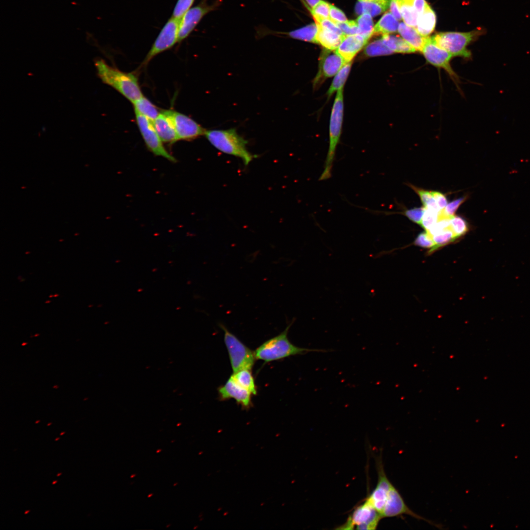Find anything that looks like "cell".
Segmentation results:
<instances>
[{"mask_svg": "<svg viewBox=\"0 0 530 530\" xmlns=\"http://www.w3.org/2000/svg\"><path fill=\"white\" fill-rule=\"evenodd\" d=\"M98 77L132 103L143 96L137 77L132 73L123 72L107 64L102 59L95 61Z\"/></svg>", "mask_w": 530, "mask_h": 530, "instance_id": "cell-1", "label": "cell"}, {"mask_svg": "<svg viewBox=\"0 0 530 530\" xmlns=\"http://www.w3.org/2000/svg\"><path fill=\"white\" fill-rule=\"evenodd\" d=\"M293 320L285 329L278 335L268 340L259 346L255 351L256 359L268 362L308 352H327L330 350L300 347L292 344L289 340L288 334Z\"/></svg>", "mask_w": 530, "mask_h": 530, "instance_id": "cell-2", "label": "cell"}, {"mask_svg": "<svg viewBox=\"0 0 530 530\" xmlns=\"http://www.w3.org/2000/svg\"><path fill=\"white\" fill-rule=\"evenodd\" d=\"M210 143L224 153L241 159L247 165L255 157L248 151L247 141L237 132L236 129L206 130L205 135Z\"/></svg>", "mask_w": 530, "mask_h": 530, "instance_id": "cell-3", "label": "cell"}, {"mask_svg": "<svg viewBox=\"0 0 530 530\" xmlns=\"http://www.w3.org/2000/svg\"><path fill=\"white\" fill-rule=\"evenodd\" d=\"M344 112L343 88L338 90L332 107L329 125V144L323 170L318 181L330 179L335 159L337 146L340 141Z\"/></svg>", "mask_w": 530, "mask_h": 530, "instance_id": "cell-4", "label": "cell"}, {"mask_svg": "<svg viewBox=\"0 0 530 530\" xmlns=\"http://www.w3.org/2000/svg\"><path fill=\"white\" fill-rule=\"evenodd\" d=\"M220 327L224 332L227 347L233 373L241 370H251L256 359L255 353L231 333L223 324Z\"/></svg>", "mask_w": 530, "mask_h": 530, "instance_id": "cell-5", "label": "cell"}, {"mask_svg": "<svg viewBox=\"0 0 530 530\" xmlns=\"http://www.w3.org/2000/svg\"><path fill=\"white\" fill-rule=\"evenodd\" d=\"M480 33V30L468 32H439L432 37L437 45L448 51L453 56L470 58L471 53L467 49V46Z\"/></svg>", "mask_w": 530, "mask_h": 530, "instance_id": "cell-6", "label": "cell"}, {"mask_svg": "<svg viewBox=\"0 0 530 530\" xmlns=\"http://www.w3.org/2000/svg\"><path fill=\"white\" fill-rule=\"evenodd\" d=\"M134 112L139 130L148 149L156 156L176 162V159L164 147L152 121L139 112Z\"/></svg>", "mask_w": 530, "mask_h": 530, "instance_id": "cell-7", "label": "cell"}, {"mask_svg": "<svg viewBox=\"0 0 530 530\" xmlns=\"http://www.w3.org/2000/svg\"><path fill=\"white\" fill-rule=\"evenodd\" d=\"M180 20L171 17L165 23L144 59L146 65L155 56L171 48L178 42V32Z\"/></svg>", "mask_w": 530, "mask_h": 530, "instance_id": "cell-8", "label": "cell"}, {"mask_svg": "<svg viewBox=\"0 0 530 530\" xmlns=\"http://www.w3.org/2000/svg\"><path fill=\"white\" fill-rule=\"evenodd\" d=\"M421 52L428 63L437 68L444 69L454 81L456 82L458 80L457 75L450 64L453 56L437 45L432 37H426Z\"/></svg>", "mask_w": 530, "mask_h": 530, "instance_id": "cell-9", "label": "cell"}, {"mask_svg": "<svg viewBox=\"0 0 530 530\" xmlns=\"http://www.w3.org/2000/svg\"><path fill=\"white\" fill-rule=\"evenodd\" d=\"M219 3L207 4L203 1L197 6L190 8L180 19L178 32V42L187 38L202 19L210 12L215 10Z\"/></svg>", "mask_w": 530, "mask_h": 530, "instance_id": "cell-10", "label": "cell"}, {"mask_svg": "<svg viewBox=\"0 0 530 530\" xmlns=\"http://www.w3.org/2000/svg\"><path fill=\"white\" fill-rule=\"evenodd\" d=\"M407 515L440 528L439 525L417 514L412 510L406 504L401 495L396 487L392 485L388 494L384 509L381 514L382 518Z\"/></svg>", "mask_w": 530, "mask_h": 530, "instance_id": "cell-11", "label": "cell"}, {"mask_svg": "<svg viewBox=\"0 0 530 530\" xmlns=\"http://www.w3.org/2000/svg\"><path fill=\"white\" fill-rule=\"evenodd\" d=\"M178 140H191L204 135L206 130L194 120L179 112L168 110Z\"/></svg>", "mask_w": 530, "mask_h": 530, "instance_id": "cell-12", "label": "cell"}, {"mask_svg": "<svg viewBox=\"0 0 530 530\" xmlns=\"http://www.w3.org/2000/svg\"><path fill=\"white\" fill-rule=\"evenodd\" d=\"M346 63L336 52L325 49L320 56L318 70L314 80V86H317L325 79L335 76Z\"/></svg>", "mask_w": 530, "mask_h": 530, "instance_id": "cell-13", "label": "cell"}, {"mask_svg": "<svg viewBox=\"0 0 530 530\" xmlns=\"http://www.w3.org/2000/svg\"><path fill=\"white\" fill-rule=\"evenodd\" d=\"M380 514L366 500L358 506L347 519L357 530H375L380 520Z\"/></svg>", "mask_w": 530, "mask_h": 530, "instance_id": "cell-14", "label": "cell"}, {"mask_svg": "<svg viewBox=\"0 0 530 530\" xmlns=\"http://www.w3.org/2000/svg\"><path fill=\"white\" fill-rule=\"evenodd\" d=\"M377 463L378 477L377 485L366 500L381 515L388 492L393 484L385 474L381 460L379 459Z\"/></svg>", "mask_w": 530, "mask_h": 530, "instance_id": "cell-15", "label": "cell"}, {"mask_svg": "<svg viewBox=\"0 0 530 530\" xmlns=\"http://www.w3.org/2000/svg\"><path fill=\"white\" fill-rule=\"evenodd\" d=\"M218 391L221 400L233 398L243 408L248 409L251 406L252 394L240 386L231 376Z\"/></svg>", "mask_w": 530, "mask_h": 530, "instance_id": "cell-16", "label": "cell"}, {"mask_svg": "<svg viewBox=\"0 0 530 530\" xmlns=\"http://www.w3.org/2000/svg\"><path fill=\"white\" fill-rule=\"evenodd\" d=\"M368 39L360 34L344 35L336 52L346 63L352 61L357 53L365 46Z\"/></svg>", "mask_w": 530, "mask_h": 530, "instance_id": "cell-17", "label": "cell"}, {"mask_svg": "<svg viewBox=\"0 0 530 530\" xmlns=\"http://www.w3.org/2000/svg\"><path fill=\"white\" fill-rule=\"evenodd\" d=\"M152 122L163 142L173 144L178 141L174 124L168 110L161 111Z\"/></svg>", "mask_w": 530, "mask_h": 530, "instance_id": "cell-18", "label": "cell"}, {"mask_svg": "<svg viewBox=\"0 0 530 530\" xmlns=\"http://www.w3.org/2000/svg\"><path fill=\"white\" fill-rule=\"evenodd\" d=\"M436 23L435 12L427 3L424 12L419 15L416 29L422 36L427 37L434 30Z\"/></svg>", "mask_w": 530, "mask_h": 530, "instance_id": "cell-19", "label": "cell"}, {"mask_svg": "<svg viewBox=\"0 0 530 530\" xmlns=\"http://www.w3.org/2000/svg\"><path fill=\"white\" fill-rule=\"evenodd\" d=\"M398 31L403 39L412 46L416 51H422L426 37L422 36L415 27L402 22L399 24Z\"/></svg>", "mask_w": 530, "mask_h": 530, "instance_id": "cell-20", "label": "cell"}, {"mask_svg": "<svg viewBox=\"0 0 530 530\" xmlns=\"http://www.w3.org/2000/svg\"><path fill=\"white\" fill-rule=\"evenodd\" d=\"M317 26L318 31L316 36L317 43L320 44L326 49L336 50L340 45L344 35L341 36L333 31Z\"/></svg>", "mask_w": 530, "mask_h": 530, "instance_id": "cell-21", "label": "cell"}, {"mask_svg": "<svg viewBox=\"0 0 530 530\" xmlns=\"http://www.w3.org/2000/svg\"><path fill=\"white\" fill-rule=\"evenodd\" d=\"M391 12L385 13L373 27V35H388L398 30L399 23Z\"/></svg>", "mask_w": 530, "mask_h": 530, "instance_id": "cell-22", "label": "cell"}, {"mask_svg": "<svg viewBox=\"0 0 530 530\" xmlns=\"http://www.w3.org/2000/svg\"><path fill=\"white\" fill-rule=\"evenodd\" d=\"M381 39L383 43L394 53H410L416 51L407 41L399 36L384 35Z\"/></svg>", "mask_w": 530, "mask_h": 530, "instance_id": "cell-23", "label": "cell"}, {"mask_svg": "<svg viewBox=\"0 0 530 530\" xmlns=\"http://www.w3.org/2000/svg\"><path fill=\"white\" fill-rule=\"evenodd\" d=\"M318 27L316 24H312L289 32H274L276 34H285L291 38L308 42L317 43L316 36Z\"/></svg>", "mask_w": 530, "mask_h": 530, "instance_id": "cell-24", "label": "cell"}, {"mask_svg": "<svg viewBox=\"0 0 530 530\" xmlns=\"http://www.w3.org/2000/svg\"><path fill=\"white\" fill-rule=\"evenodd\" d=\"M134 111L146 117L152 122L161 111L150 100L143 95L132 103Z\"/></svg>", "mask_w": 530, "mask_h": 530, "instance_id": "cell-25", "label": "cell"}, {"mask_svg": "<svg viewBox=\"0 0 530 530\" xmlns=\"http://www.w3.org/2000/svg\"><path fill=\"white\" fill-rule=\"evenodd\" d=\"M398 2L404 22L416 28L419 15L413 5L412 0H398Z\"/></svg>", "mask_w": 530, "mask_h": 530, "instance_id": "cell-26", "label": "cell"}, {"mask_svg": "<svg viewBox=\"0 0 530 530\" xmlns=\"http://www.w3.org/2000/svg\"><path fill=\"white\" fill-rule=\"evenodd\" d=\"M390 3L359 1L355 6V12L358 15L369 14L371 17L379 15L386 11Z\"/></svg>", "mask_w": 530, "mask_h": 530, "instance_id": "cell-27", "label": "cell"}, {"mask_svg": "<svg viewBox=\"0 0 530 530\" xmlns=\"http://www.w3.org/2000/svg\"><path fill=\"white\" fill-rule=\"evenodd\" d=\"M240 386L250 392L252 395L257 394V389L251 370H241L233 373L231 376Z\"/></svg>", "mask_w": 530, "mask_h": 530, "instance_id": "cell-28", "label": "cell"}, {"mask_svg": "<svg viewBox=\"0 0 530 530\" xmlns=\"http://www.w3.org/2000/svg\"><path fill=\"white\" fill-rule=\"evenodd\" d=\"M352 61L345 63L335 75V76L327 92L328 97H330L336 91L343 88L349 73Z\"/></svg>", "mask_w": 530, "mask_h": 530, "instance_id": "cell-29", "label": "cell"}, {"mask_svg": "<svg viewBox=\"0 0 530 530\" xmlns=\"http://www.w3.org/2000/svg\"><path fill=\"white\" fill-rule=\"evenodd\" d=\"M356 22L360 30V34L367 39L372 35L373 24L372 17L368 13H364L358 17Z\"/></svg>", "mask_w": 530, "mask_h": 530, "instance_id": "cell-30", "label": "cell"}, {"mask_svg": "<svg viewBox=\"0 0 530 530\" xmlns=\"http://www.w3.org/2000/svg\"><path fill=\"white\" fill-rule=\"evenodd\" d=\"M364 52L366 55L369 56L386 55L394 53L383 43L381 39L368 45Z\"/></svg>", "mask_w": 530, "mask_h": 530, "instance_id": "cell-31", "label": "cell"}, {"mask_svg": "<svg viewBox=\"0 0 530 530\" xmlns=\"http://www.w3.org/2000/svg\"><path fill=\"white\" fill-rule=\"evenodd\" d=\"M431 237L435 244L436 249L457 239L450 228L441 231Z\"/></svg>", "mask_w": 530, "mask_h": 530, "instance_id": "cell-32", "label": "cell"}, {"mask_svg": "<svg viewBox=\"0 0 530 530\" xmlns=\"http://www.w3.org/2000/svg\"><path fill=\"white\" fill-rule=\"evenodd\" d=\"M310 11L316 23H319L322 19H329L330 4L320 0Z\"/></svg>", "mask_w": 530, "mask_h": 530, "instance_id": "cell-33", "label": "cell"}, {"mask_svg": "<svg viewBox=\"0 0 530 530\" xmlns=\"http://www.w3.org/2000/svg\"><path fill=\"white\" fill-rule=\"evenodd\" d=\"M412 187L419 195L421 201L426 209L431 210L437 212L440 210L438 207L431 191L420 189L414 186H412Z\"/></svg>", "mask_w": 530, "mask_h": 530, "instance_id": "cell-34", "label": "cell"}, {"mask_svg": "<svg viewBox=\"0 0 530 530\" xmlns=\"http://www.w3.org/2000/svg\"><path fill=\"white\" fill-rule=\"evenodd\" d=\"M450 228L457 238L464 235L468 230L467 222L459 216L453 215L451 217Z\"/></svg>", "mask_w": 530, "mask_h": 530, "instance_id": "cell-35", "label": "cell"}, {"mask_svg": "<svg viewBox=\"0 0 530 530\" xmlns=\"http://www.w3.org/2000/svg\"><path fill=\"white\" fill-rule=\"evenodd\" d=\"M414 243L421 247L429 248L432 252L436 250L435 244L430 235L426 231L420 233L416 237Z\"/></svg>", "mask_w": 530, "mask_h": 530, "instance_id": "cell-36", "label": "cell"}, {"mask_svg": "<svg viewBox=\"0 0 530 530\" xmlns=\"http://www.w3.org/2000/svg\"><path fill=\"white\" fill-rule=\"evenodd\" d=\"M194 0H178L173 11L172 17L180 20L191 8Z\"/></svg>", "mask_w": 530, "mask_h": 530, "instance_id": "cell-37", "label": "cell"}, {"mask_svg": "<svg viewBox=\"0 0 530 530\" xmlns=\"http://www.w3.org/2000/svg\"><path fill=\"white\" fill-rule=\"evenodd\" d=\"M438 212L425 209L420 224L425 231L429 230L436 223L438 220Z\"/></svg>", "mask_w": 530, "mask_h": 530, "instance_id": "cell-38", "label": "cell"}, {"mask_svg": "<svg viewBox=\"0 0 530 530\" xmlns=\"http://www.w3.org/2000/svg\"><path fill=\"white\" fill-rule=\"evenodd\" d=\"M336 24L344 35L360 34V30L356 21H347L344 22L336 23Z\"/></svg>", "mask_w": 530, "mask_h": 530, "instance_id": "cell-39", "label": "cell"}, {"mask_svg": "<svg viewBox=\"0 0 530 530\" xmlns=\"http://www.w3.org/2000/svg\"><path fill=\"white\" fill-rule=\"evenodd\" d=\"M466 199V197H462L455 199L448 204L444 209L441 210L447 217L451 218L454 215L456 211Z\"/></svg>", "mask_w": 530, "mask_h": 530, "instance_id": "cell-40", "label": "cell"}, {"mask_svg": "<svg viewBox=\"0 0 530 530\" xmlns=\"http://www.w3.org/2000/svg\"><path fill=\"white\" fill-rule=\"evenodd\" d=\"M425 208H415L407 210L404 212L405 215L411 221L420 224L424 214L425 212Z\"/></svg>", "mask_w": 530, "mask_h": 530, "instance_id": "cell-41", "label": "cell"}, {"mask_svg": "<svg viewBox=\"0 0 530 530\" xmlns=\"http://www.w3.org/2000/svg\"><path fill=\"white\" fill-rule=\"evenodd\" d=\"M329 19L335 24L347 21L344 13L338 8L331 4H330Z\"/></svg>", "mask_w": 530, "mask_h": 530, "instance_id": "cell-42", "label": "cell"}, {"mask_svg": "<svg viewBox=\"0 0 530 530\" xmlns=\"http://www.w3.org/2000/svg\"><path fill=\"white\" fill-rule=\"evenodd\" d=\"M316 24L322 28L333 31L340 35H344L337 25L329 19H322L319 23H316Z\"/></svg>", "mask_w": 530, "mask_h": 530, "instance_id": "cell-43", "label": "cell"}, {"mask_svg": "<svg viewBox=\"0 0 530 530\" xmlns=\"http://www.w3.org/2000/svg\"><path fill=\"white\" fill-rule=\"evenodd\" d=\"M431 192L440 210L444 209L448 204L446 196L443 193L438 191H432Z\"/></svg>", "mask_w": 530, "mask_h": 530, "instance_id": "cell-44", "label": "cell"}, {"mask_svg": "<svg viewBox=\"0 0 530 530\" xmlns=\"http://www.w3.org/2000/svg\"><path fill=\"white\" fill-rule=\"evenodd\" d=\"M389 8L391 14L397 20L399 21L402 19L398 0H391Z\"/></svg>", "mask_w": 530, "mask_h": 530, "instance_id": "cell-45", "label": "cell"}, {"mask_svg": "<svg viewBox=\"0 0 530 530\" xmlns=\"http://www.w3.org/2000/svg\"><path fill=\"white\" fill-rule=\"evenodd\" d=\"M412 3L419 15L424 12L427 2L425 0H412Z\"/></svg>", "mask_w": 530, "mask_h": 530, "instance_id": "cell-46", "label": "cell"}, {"mask_svg": "<svg viewBox=\"0 0 530 530\" xmlns=\"http://www.w3.org/2000/svg\"><path fill=\"white\" fill-rule=\"evenodd\" d=\"M308 5L312 8L314 7L320 0H305Z\"/></svg>", "mask_w": 530, "mask_h": 530, "instance_id": "cell-47", "label": "cell"}, {"mask_svg": "<svg viewBox=\"0 0 530 530\" xmlns=\"http://www.w3.org/2000/svg\"><path fill=\"white\" fill-rule=\"evenodd\" d=\"M359 1H369V2H384L390 3L391 0H358Z\"/></svg>", "mask_w": 530, "mask_h": 530, "instance_id": "cell-48", "label": "cell"}, {"mask_svg": "<svg viewBox=\"0 0 530 530\" xmlns=\"http://www.w3.org/2000/svg\"><path fill=\"white\" fill-rule=\"evenodd\" d=\"M56 482H57V481H56H56H53V482L52 483V484H55V483H56Z\"/></svg>", "mask_w": 530, "mask_h": 530, "instance_id": "cell-49", "label": "cell"}, {"mask_svg": "<svg viewBox=\"0 0 530 530\" xmlns=\"http://www.w3.org/2000/svg\"><path fill=\"white\" fill-rule=\"evenodd\" d=\"M28 511H29L28 510V511H26V512H25V514H26L27 513H28Z\"/></svg>", "mask_w": 530, "mask_h": 530, "instance_id": "cell-50", "label": "cell"}, {"mask_svg": "<svg viewBox=\"0 0 530 530\" xmlns=\"http://www.w3.org/2000/svg\"><path fill=\"white\" fill-rule=\"evenodd\" d=\"M60 475H61V473H59V474H58V475H57V476H60Z\"/></svg>", "mask_w": 530, "mask_h": 530, "instance_id": "cell-51", "label": "cell"}, {"mask_svg": "<svg viewBox=\"0 0 530 530\" xmlns=\"http://www.w3.org/2000/svg\"><path fill=\"white\" fill-rule=\"evenodd\" d=\"M64 432H62V433H61L60 434V435H61L63 434H64Z\"/></svg>", "mask_w": 530, "mask_h": 530, "instance_id": "cell-52", "label": "cell"}, {"mask_svg": "<svg viewBox=\"0 0 530 530\" xmlns=\"http://www.w3.org/2000/svg\"><path fill=\"white\" fill-rule=\"evenodd\" d=\"M58 439H59V438H56V439H55V440H58Z\"/></svg>", "mask_w": 530, "mask_h": 530, "instance_id": "cell-53", "label": "cell"}]
</instances>
